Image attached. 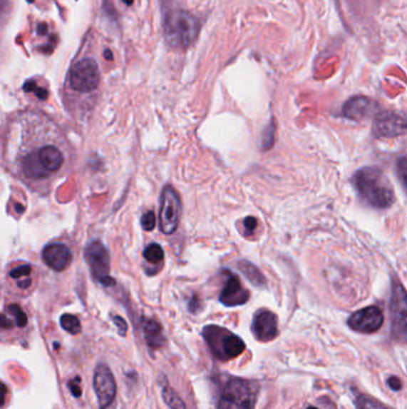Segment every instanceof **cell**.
Here are the masks:
<instances>
[{
	"label": "cell",
	"mask_w": 407,
	"mask_h": 409,
	"mask_svg": "<svg viewBox=\"0 0 407 409\" xmlns=\"http://www.w3.org/2000/svg\"><path fill=\"white\" fill-rule=\"evenodd\" d=\"M3 162L23 185L48 194L70 173L73 150L63 129L43 111H17L9 118Z\"/></svg>",
	"instance_id": "obj_1"
},
{
	"label": "cell",
	"mask_w": 407,
	"mask_h": 409,
	"mask_svg": "<svg viewBox=\"0 0 407 409\" xmlns=\"http://www.w3.org/2000/svg\"><path fill=\"white\" fill-rule=\"evenodd\" d=\"M352 185L364 203L378 210H386L396 201L391 181L381 169L375 166H364L356 171Z\"/></svg>",
	"instance_id": "obj_2"
},
{
	"label": "cell",
	"mask_w": 407,
	"mask_h": 409,
	"mask_svg": "<svg viewBox=\"0 0 407 409\" xmlns=\"http://www.w3.org/2000/svg\"><path fill=\"white\" fill-rule=\"evenodd\" d=\"M198 33L200 23L189 12L176 10L166 16L164 36L170 47L187 49L196 40Z\"/></svg>",
	"instance_id": "obj_3"
},
{
	"label": "cell",
	"mask_w": 407,
	"mask_h": 409,
	"mask_svg": "<svg viewBox=\"0 0 407 409\" xmlns=\"http://www.w3.org/2000/svg\"><path fill=\"white\" fill-rule=\"evenodd\" d=\"M258 391L257 382L231 377L222 388L217 409H254Z\"/></svg>",
	"instance_id": "obj_4"
},
{
	"label": "cell",
	"mask_w": 407,
	"mask_h": 409,
	"mask_svg": "<svg viewBox=\"0 0 407 409\" xmlns=\"http://www.w3.org/2000/svg\"><path fill=\"white\" fill-rule=\"evenodd\" d=\"M202 336L214 357L221 361L239 357L246 348L242 338L219 325H207L202 330Z\"/></svg>",
	"instance_id": "obj_5"
},
{
	"label": "cell",
	"mask_w": 407,
	"mask_h": 409,
	"mask_svg": "<svg viewBox=\"0 0 407 409\" xmlns=\"http://www.w3.org/2000/svg\"><path fill=\"white\" fill-rule=\"evenodd\" d=\"M393 338L407 343V292L398 278H393L389 302Z\"/></svg>",
	"instance_id": "obj_6"
},
{
	"label": "cell",
	"mask_w": 407,
	"mask_h": 409,
	"mask_svg": "<svg viewBox=\"0 0 407 409\" xmlns=\"http://www.w3.org/2000/svg\"><path fill=\"white\" fill-rule=\"evenodd\" d=\"M101 83L98 64L91 58H85L74 64L68 74V84L78 94H91Z\"/></svg>",
	"instance_id": "obj_7"
},
{
	"label": "cell",
	"mask_w": 407,
	"mask_h": 409,
	"mask_svg": "<svg viewBox=\"0 0 407 409\" xmlns=\"http://www.w3.org/2000/svg\"><path fill=\"white\" fill-rule=\"evenodd\" d=\"M182 214V203L176 189L172 186H165L160 196V212L159 225L160 231L165 235H171L180 225Z\"/></svg>",
	"instance_id": "obj_8"
},
{
	"label": "cell",
	"mask_w": 407,
	"mask_h": 409,
	"mask_svg": "<svg viewBox=\"0 0 407 409\" xmlns=\"http://www.w3.org/2000/svg\"><path fill=\"white\" fill-rule=\"evenodd\" d=\"M85 258L88 260V266L91 268L92 276L95 281L105 286L115 284V281L110 277V258L107 248L101 242H92L85 253Z\"/></svg>",
	"instance_id": "obj_9"
},
{
	"label": "cell",
	"mask_w": 407,
	"mask_h": 409,
	"mask_svg": "<svg viewBox=\"0 0 407 409\" xmlns=\"http://www.w3.org/2000/svg\"><path fill=\"white\" fill-rule=\"evenodd\" d=\"M93 389L98 401L99 409H105L114 402L116 396V382L114 375L105 364H98L93 375Z\"/></svg>",
	"instance_id": "obj_10"
},
{
	"label": "cell",
	"mask_w": 407,
	"mask_h": 409,
	"mask_svg": "<svg viewBox=\"0 0 407 409\" xmlns=\"http://www.w3.org/2000/svg\"><path fill=\"white\" fill-rule=\"evenodd\" d=\"M385 321V317L378 306H368L359 310L349 317L348 325L355 332L371 334L378 332Z\"/></svg>",
	"instance_id": "obj_11"
},
{
	"label": "cell",
	"mask_w": 407,
	"mask_h": 409,
	"mask_svg": "<svg viewBox=\"0 0 407 409\" xmlns=\"http://www.w3.org/2000/svg\"><path fill=\"white\" fill-rule=\"evenodd\" d=\"M252 333L254 338L261 343L272 341L279 335L277 316L270 310H258L253 316Z\"/></svg>",
	"instance_id": "obj_12"
},
{
	"label": "cell",
	"mask_w": 407,
	"mask_h": 409,
	"mask_svg": "<svg viewBox=\"0 0 407 409\" xmlns=\"http://www.w3.org/2000/svg\"><path fill=\"white\" fill-rule=\"evenodd\" d=\"M373 132L376 136L387 138L401 136L407 133V118L392 111H385L375 118Z\"/></svg>",
	"instance_id": "obj_13"
},
{
	"label": "cell",
	"mask_w": 407,
	"mask_h": 409,
	"mask_svg": "<svg viewBox=\"0 0 407 409\" xmlns=\"http://www.w3.org/2000/svg\"><path fill=\"white\" fill-rule=\"evenodd\" d=\"M227 281L221 291L219 299L225 306H244L249 299V292L242 286L239 278L231 272H226Z\"/></svg>",
	"instance_id": "obj_14"
},
{
	"label": "cell",
	"mask_w": 407,
	"mask_h": 409,
	"mask_svg": "<svg viewBox=\"0 0 407 409\" xmlns=\"http://www.w3.org/2000/svg\"><path fill=\"white\" fill-rule=\"evenodd\" d=\"M42 258L49 268L56 272H63L70 267L73 255L66 244L51 243L42 251Z\"/></svg>",
	"instance_id": "obj_15"
},
{
	"label": "cell",
	"mask_w": 407,
	"mask_h": 409,
	"mask_svg": "<svg viewBox=\"0 0 407 409\" xmlns=\"http://www.w3.org/2000/svg\"><path fill=\"white\" fill-rule=\"evenodd\" d=\"M378 106L368 97H354L343 107V114L351 120H364L378 113Z\"/></svg>",
	"instance_id": "obj_16"
},
{
	"label": "cell",
	"mask_w": 407,
	"mask_h": 409,
	"mask_svg": "<svg viewBox=\"0 0 407 409\" xmlns=\"http://www.w3.org/2000/svg\"><path fill=\"white\" fill-rule=\"evenodd\" d=\"M143 332H145V340L147 345L152 350H158L165 345V338L163 335L162 327L158 322L153 320L145 318L143 322Z\"/></svg>",
	"instance_id": "obj_17"
},
{
	"label": "cell",
	"mask_w": 407,
	"mask_h": 409,
	"mask_svg": "<svg viewBox=\"0 0 407 409\" xmlns=\"http://www.w3.org/2000/svg\"><path fill=\"white\" fill-rule=\"evenodd\" d=\"M238 266L242 274H244L254 286H257V288H263V286H265L267 281H265L264 276L259 272V269H258L256 266H253L252 263L246 261L240 262Z\"/></svg>",
	"instance_id": "obj_18"
},
{
	"label": "cell",
	"mask_w": 407,
	"mask_h": 409,
	"mask_svg": "<svg viewBox=\"0 0 407 409\" xmlns=\"http://www.w3.org/2000/svg\"><path fill=\"white\" fill-rule=\"evenodd\" d=\"M162 396L166 405H169L171 409L187 408V405L184 403L183 400L180 398V395L177 394L176 391L173 390L172 388L166 383V380L162 387Z\"/></svg>",
	"instance_id": "obj_19"
},
{
	"label": "cell",
	"mask_w": 407,
	"mask_h": 409,
	"mask_svg": "<svg viewBox=\"0 0 407 409\" xmlns=\"http://www.w3.org/2000/svg\"><path fill=\"white\" fill-rule=\"evenodd\" d=\"M143 258L148 263L152 265H159L164 261V251L158 243H150L145 248L143 251Z\"/></svg>",
	"instance_id": "obj_20"
},
{
	"label": "cell",
	"mask_w": 407,
	"mask_h": 409,
	"mask_svg": "<svg viewBox=\"0 0 407 409\" xmlns=\"http://www.w3.org/2000/svg\"><path fill=\"white\" fill-rule=\"evenodd\" d=\"M355 403L357 409H393L368 395H359L356 398Z\"/></svg>",
	"instance_id": "obj_21"
},
{
	"label": "cell",
	"mask_w": 407,
	"mask_h": 409,
	"mask_svg": "<svg viewBox=\"0 0 407 409\" xmlns=\"http://www.w3.org/2000/svg\"><path fill=\"white\" fill-rule=\"evenodd\" d=\"M60 325L66 332L70 333L72 335H77L81 332V325L79 318L71 313H65L60 318Z\"/></svg>",
	"instance_id": "obj_22"
},
{
	"label": "cell",
	"mask_w": 407,
	"mask_h": 409,
	"mask_svg": "<svg viewBox=\"0 0 407 409\" xmlns=\"http://www.w3.org/2000/svg\"><path fill=\"white\" fill-rule=\"evenodd\" d=\"M5 313H8L9 315L15 320L16 327L24 328V327L28 325V316H26V313H24L22 308L17 306V304H11V306H9L8 309H6Z\"/></svg>",
	"instance_id": "obj_23"
},
{
	"label": "cell",
	"mask_w": 407,
	"mask_h": 409,
	"mask_svg": "<svg viewBox=\"0 0 407 409\" xmlns=\"http://www.w3.org/2000/svg\"><path fill=\"white\" fill-rule=\"evenodd\" d=\"M30 274H31V266L30 265H21L16 268L11 269L9 276L11 279H15V281H26V279H30ZM17 281V283H19Z\"/></svg>",
	"instance_id": "obj_24"
},
{
	"label": "cell",
	"mask_w": 407,
	"mask_h": 409,
	"mask_svg": "<svg viewBox=\"0 0 407 409\" xmlns=\"http://www.w3.org/2000/svg\"><path fill=\"white\" fill-rule=\"evenodd\" d=\"M396 171H398V175H399L400 182H401L403 189L407 193V157H401L398 161Z\"/></svg>",
	"instance_id": "obj_25"
},
{
	"label": "cell",
	"mask_w": 407,
	"mask_h": 409,
	"mask_svg": "<svg viewBox=\"0 0 407 409\" xmlns=\"http://www.w3.org/2000/svg\"><path fill=\"white\" fill-rule=\"evenodd\" d=\"M141 226L145 231H152L155 229V214L152 211H148L146 213L143 214L141 218Z\"/></svg>",
	"instance_id": "obj_26"
},
{
	"label": "cell",
	"mask_w": 407,
	"mask_h": 409,
	"mask_svg": "<svg viewBox=\"0 0 407 409\" xmlns=\"http://www.w3.org/2000/svg\"><path fill=\"white\" fill-rule=\"evenodd\" d=\"M24 90H26V93L36 94V96L41 100H46L48 97L47 90L41 88L37 89L33 81H26V84H24Z\"/></svg>",
	"instance_id": "obj_27"
},
{
	"label": "cell",
	"mask_w": 407,
	"mask_h": 409,
	"mask_svg": "<svg viewBox=\"0 0 407 409\" xmlns=\"http://www.w3.org/2000/svg\"><path fill=\"white\" fill-rule=\"evenodd\" d=\"M81 377H76V378L71 380L67 383V387H68L71 394L73 395L74 398H81Z\"/></svg>",
	"instance_id": "obj_28"
},
{
	"label": "cell",
	"mask_w": 407,
	"mask_h": 409,
	"mask_svg": "<svg viewBox=\"0 0 407 409\" xmlns=\"http://www.w3.org/2000/svg\"><path fill=\"white\" fill-rule=\"evenodd\" d=\"M244 228H245L246 233H252L257 228V219L254 217H246L244 219Z\"/></svg>",
	"instance_id": "obj_29"
},
{
	"label": "cell",
	"mask_w": 407,
	"mask_h": 409,
	"mask_svg": "<svg viewBox=\"0 0 407 409\" xmlns=\"http://www.w3.org/2000/svg\"><path fill=\"white\" fill-rule=\"evenodd\" d=\"M114 322L115 325H118V333H120V335L123 336L125 335V333H127V329H128V325L125 323V320L120 316H115L114 317Z\"/></svg>",
	"instance_id": "obj_30"
},
{
	"label": "cell",
	"mask_w": 407,
	"mask_h": 409,
	"mask_svg": "<svg viewBox=\"0 0 407 409\" xmlns=\"http://www.w3.org/2000/svg\"><path fill=\"white\" fill-rule=\"evenodd\" d=\"M387 383H388V387L391 388L392 390L398 391L401 389V380H400L398 377H389L388 380H387Z\"/></svg>",
	"instance_id": "obj_31"
},
{
	"label": "cell",
	"mask_w": 407,
	"mask_h": 409,
	"mask_svg": "<svg viewBox=\"0 0 407 409\" xmlns=\"http://www.w3.org/2000/svg\"><path fill=\"white\" fill-rule=\"evenodd\" d=\"M122 1H123L125 5H128V6H130V5L134 3V0H122Z\"/></svg>",
	"instance_id": "obj_32"
},
{
	"label": "cell",
	"mask_w": 407,
	"mask_h": 409,
	"mask_svg": "<svg viewBox=\"0 0 407 409\" xmlns=\"http://www.w3.org/2000/svg\"><path fill=\"white\" fill-rule=\"evenodd\" d=\"M307 409H318V408H316V407H309V408Z\"/></svg>",
	"instance_id": "obj_33"
}]
</instances>
